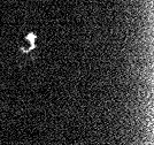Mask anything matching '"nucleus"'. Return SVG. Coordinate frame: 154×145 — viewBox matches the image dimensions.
<instances>
[{
	"mask_svg": "<svg viewBox=\"0 0 154 145\" xmlns=\"http://www.w3.org/2000/svg\"><path fill=\"white\" fill-rule=\"evenodd\" d=\"M26 44L22 45L21 46V51L22 52H24V53H26V52H29V51H31L33 47H35V40H36V36L33 35V33H29L28 36L26 37Z\"/></svg>",
	"mask_w": 154,
	"mask_h": 145,
	"instance_id": "nucleus-1",
	"label": "nucleus"
}]
</instances>
